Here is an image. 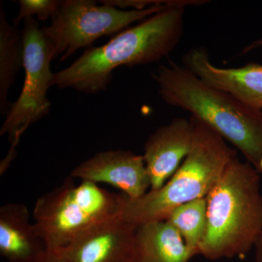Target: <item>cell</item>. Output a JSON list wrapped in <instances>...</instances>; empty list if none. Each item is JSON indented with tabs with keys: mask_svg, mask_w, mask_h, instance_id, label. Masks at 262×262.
<instances>
[{
	"mask_svg": "<svg viewBox=\"0 0 262 262\" xmlns=\"http://www.w3.org/2000/svg\"><path fill=\"white\" fill-rule=\"evenodd\" d=\"M204 3L208 2L173 0L103 46L89 48L67 68L54 73L53 85L96 94L107 89L118 67L159 61L173 51L182 37L186 7Z\"/></svg>",
	"mask_w": 262,
	"mask_h": 262,
	"instance_id": "obj_1",
	"label": "cell"
},
{
	"mask_svg": "<svg viewBox=\"0 0 262 262\" xmlns=\"http://www.w3.org/2000/svg\"><path fill=\"white\" fill-rule=\"evenodd\" d=\"M153 79L167 104L186 110L244 155L262 173V111L213 89L184 66H160Z\"/></svg>",
	"mask_w": 262,
	"mask_h": 262,
	"instance_id": "obj_2",
	"label": "cell"
},
{
	"mask_svg": "<svg viewBox=\"0 0 262 262\" xmlns=\"http://www.w3.org/2000/svg\"><path fill=\"white\" fill-rule=\"evenodd\" d=\"M259 172L235 158L206 196V230L199 255L215 261L244 257L262 233Z\"/></svg>",
	"mask_w": 262,
	"mask_h": 262,
	"instance_id": "obj_3",
	"label": "cell"
},
{
	"mask_svg": "<svg viewBox=\"0 0 262 262\" xmlns=\"http://www.w3.org/2000/svg\"><path fill=\"white\" fill-rule=\"evenodd\" d=\"M190 120L194 136L187 158L160 189L149 190L138 199L123 194L122 220L137 226L166 220L177 207L206 198L231 160L237 158V151L214 131L192 117Z\"/></svg>",
	"mask_w": 262,
	"mask_h": 262,
	"instance_id": "obj_4",
	"label": "cell"
},
{
	"mask_svg": "<svg viewBox=\"0 0 262 262\" xmlns=\"http://www.w3.org/2000/svg\"><path fill=\"white\" fill-rule=\"evenodd\" d=\"M123 195L93 182L77 184L70 176L37 200L34 224L48 251H59L98 224L120 216Z\"/></svg>",
	"mask_w": 262,
	"mask_h": 262,
	"instance_id": "obj_5",
	"label": "cell"
},
{
	"mask_svg": "<svg viewBox=\"0 0 262 262\" xmlns=\"http://www.w3.org/2000/svg\"><path fill=\"white\" fill-rule=\"evenodd\" d=\"M173 2L144 10H121L107 5H98L91 0H66L51 19V24L42 27V32L51 48L53 59L60 57L62 62L80 48L134 22L145 20Z\"/></svg>",
	"mask_w": 262,
	"mask_h": 262,
	"instance_id": "obj_6",
	"label": "cell"
},
{
	"mask_svg": "<svg viewBox=\"0 0 262 262\" xmlns=\"http://www.w3.org/2000/svg\"><path fill=\"white\" fill-rule=\"evenodd\" d=\"M24 67L25 72L21 92L9 110L0 129V135H7L10 149L6 158L13 161L16 146L22 135L32 124L48 115L51 103L48 99V89L53 86L51 48L35 18L24 20L21 31Z\"/></svg>",
	"mask_w": 262,
	"mask_h": 262,
	"instance_id": "obj_7",
	"label": "cell"
},
{
	"mask_svg": "<svg viewBox=\"0 0 262 262\" xmlns=\"http://www.w3.org/2000/svg\"><path fill=\"white\" fill-rule=\"evenodd\" d=\"M137 227L115 217L95 226L56 251L70 262H136Z\"/></svg>",
	"mask_w": 262,
	"mask_h": 262,
	"instance_id": "obj_8",
	"label": "cell"
},
{
	"mask_svg": "<svg viewBox=\"0 0 262 262\" xmlns=\"http://www.w3.org/2000/svg\"><path fill=\"white\" fill-rule=\"evenodd\" d=\"M71 177L97 184H107L122 190L130 199H138L150 189L142 155L127 150L98 152L77 165Z\"/></svg>",
	"mask_w": 262,
	"mask_h": 262,
	"instance_id": "obj_9",
	"label": "cell"
},
{
	"mask_svg": "<svg viewBox=\"0 0 262 262\" xmlns=\"http://www.w3.org/2000/svg\"><path fill=\"white\" fill-rule=\"evenodd\" d=\"M183 63L208 85L262 111V65L250 63L239 68H222L212 63L203 48L189 50Z\"/></svg>",
	"mask_w": 262,
	"mask_h": 262,
	"instance_id": "obj_10",
	"label": "cell"
},
{
	"mask_svg": "<svg viewBox=\"0 0 262 262\" xmlns=\"http://www.w3.org/2000/svg\"><path fill=\"white\" fill-rule=\"evenodd\" d=\"M192 120L174 119L148 138L142 155L150 181L149 190L163 187L177 171L192 145Z\"/></svg>",
	"mask_w": 262,
	"mask_h": 262,
	"instance_id": "obj_11",
	"label": "cell"
},
{
	"mask_svg": "<svg viewBox=\"0 0 262 262\" xmlns=\"http://www.w3.org/2000/svg\"><path fill=\"white\" fill-rule=\"evenodd\" d=\"M47 251L27 207L10 203L0 208V253L8 262H38Z\"/></svg>",
	"mask_w": 262,
	"mask_h": 262,
	"instance_id": "obj_12",
	"label": "cell"
},
{
	"mask_svg": "<svg viewBox=\"0 0 262 262\" xmlns=\"http://www.w3.org/2000/svg\"><path fill=\"white\" fill-rule=\"evenodd\" d=\"M136 262H189L193 257L182 236L166 220L138 225Z\"/></svg>",
	"mask_w": 262,
	"mask_h": 262,
	"instance_id": "obj_13",
	"label": "cell"
},
{
	"mask_svg": "<svg viewBox=\"0 0 262 262\" xmlns=\"http://www.w3.org/2000/svg\"><path fill=\"white\" fill-rule=\"evenodd\" d=\"M24 67L21 32L8 23L3 3L0 4V111L6 115L9 110L8 97L20 68Z\"/></svg>",
	"mask_w": 262,
	"mask_h": 262,
	"instance_id": "obj_14",
	"label": "cell"
},
{
	"mask_svg": "<svg viewBox=\"0 0 262 262\" xmlns=\"http://www.w3.org/2000/svg\"><path fill=\"white\" fill-rule=\"evenodd\" d=\"M166 221L182 236L193 257L199 255L200 244L206 227V198H200L177 207Z\"/></svg>",
	"mask_w": 262,
	"mask_h": 262,
	"instance_id": "obj_15",
	"label": "cell"
},
{
	"mask_svg": "<svg viewBox=\"0 0 262 262\" xmlns=\"http://www.w3.org/2000/svg\"><path fill=\"white\" fill-rule=\"evenodd\" d=\"M63 1L58 0H20L19 1V10L13 24L18 27L24 19L37 17L39 20H46L53 18L61 8Z\"/></svg>",
	"mask_w": 262,
	"mask_h": 262,
	"instance_id": "obj_16",
	"label": "cell"
},
{
	"mask_svg": "<svg viewBox=\"0 0 262 262\" xmlns=\"http://www.w3.org/2000/svg\"><path fill=\"white\" fill-rule=\"evenodd\" d=\"M170 1L156 0H103L101 4L110 5L121 10H144L155 5L166 4Z\"/></svg>",
	"mask_w": 262,
	"mask_h": 262,
	"instance_id": "obj_17",
	"label": "cell"
},
{
	"mask_svg": "<svg viewBox=\"0 0 262 262\" xmlns=\"http://www.w3.org/2000/svg\"><path fill=\"white\" fill-rule=\"evenodd\" d=\"M38 262H70L58 251H47Z\"/></svg>",
	"mask_w": 262,
	"mask_h": 262,
	"instance_id": "obj_18",
	"label": "cell"
},
{
	"mask_svg": "<svg viewBox=\"0 0 262 262\" xmlns=\"http://www.w3.org/2000/svg\"><path fill=\"white\" fill-rule=\"evenodd\" d=\"M255 262H262V233L254 245Z\"/></svg>",
	"mask_w": 262,
	"mask_h": 262,
	"instance_id": "obj_19",
	"label": "cell"
},
{
	"mask_svg": "<svg viewBox=\"0 0 262 262\" xmlns=\"http://www.w3.org/2000/svg\"><path fill=\"white\" fill-rule=\"evenodd\" d=\"M261 46L262 39H258V40L251 43V44L249 45L247 47L245 48L244 51H243V54H245V53H247L248 52L253 51V50L256 49V48L261 47Z\"/></svg>",
	"mask_w": 262,
	"mask_h": 262,
	"instance_id": "obj_20",
	"label": "cell"
}]
</instances>
